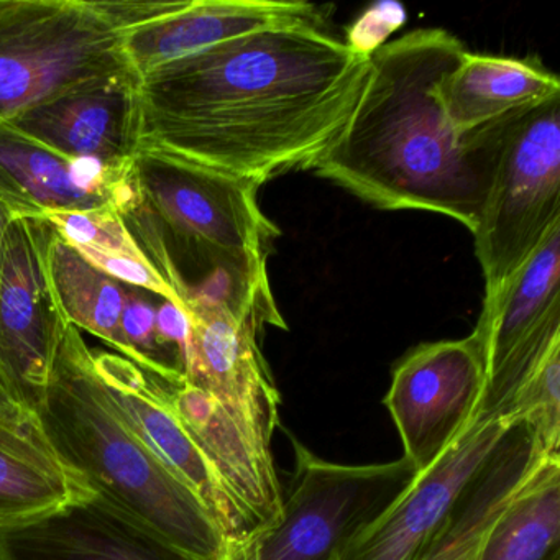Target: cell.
Returning <instances> with one entry per match:
<instances>
[{
  "label": "cell",
  "mask_w": 560,
  "mask_h": 560,
  "mask_svg": "<svg viewBox=\"0 0 560 560\" xmlns=\"http://www.w3.org/2000/svg\"><path fill=\"white\" fill-rule=\"evenodd\" d=\"M294 470L280 516L229 542L225 560H334L416 480L405 457L386 464L324 460L291 435Z\"/></svg>",
  "instance_id": "cell-5"
},
{
  "label": "cell",
  "mask_w": 560,
  "mask_h": 560,
  "mask_svg": "<svg viewBox=\"0 0 560 560\" xmlns=\"http://www.w3.org/2000/svg\"><path fill=\"white\" fill-rule=\"evenodd\" d=\"M132 162L71 159L0 122V199L18 218L116 208Z\"/></svg>",
  "instance_id": "cell-16"
},
{
  "label": "cell",
  "mask_w": 560,
  "mask_h": 560,
  "mask_svg": "<svg viewBox=\"0 0 560 560\" xmlns=\"http://www.w3.org/2000/svg\"><path fill=\"white\" fill-rule=\"evenodd\" d=\"M129 73L122 37L93 0H0V122Z\"/></svg>",
  "instance_id": "cell-6"
},
{
  "label": "cell",
  "mask_w": 560,
  "mask_h": 560,
  "mask_svg": "<svg viewBox=\"0 0 560 560\" xmlns=\"http://www.w3.org/2000/svg\"><path fill=\"white\" fill-rule=\"evenodd\" d=\"M94 491L0 452V527L47 516Z\"/></svg>",
  "instance_id": "cell-22"
},
{
  "label": "cell",
  "mask_w": 560,
  "mask_h": 560,
  "mask_svg": "<svg viewBox=\"0 0 560 560\" xmlns=\"http://www.w3.org/2000/svg\"><path fill=\"white\" fill-rule=\"evenodd\" d=\"M406 22L402 5L396 2H382L372 5L347 32L346 44L363 57H372L373 51L386 44V38L398 31Z\"/></svg>",
  "instance_id": "cell-25"
},
{
  "label": "cell",
  "mask_w": 560,
  "mask_h": 560,
  "mask_svg": "<svg viewBox=\"0 0 560 560\" xmlns=\"http://www.w3.org/2000/svg\"><path fill=\"white\" fill-rule=\"evenodd\" d=\"M465 51L442 28L373 51L355 107L310 172L375 208L434 212L474 232L510 117L455 139L435 90Z\"/></svg>",
  "instance_id": "cell-2"
},
{
  "label": "cell",
  "mask_w": 560,
  "mask_h": 560,
  "mask_svg": "<svg viewBox=\"0 0 560 560\" xmlns=\"http://www.w3.org/2000/svg\"><path fill=\"white\" fill-rule=\"evenodd\" d=\"M18 215L12 212V209L0 199V255H2V245H4L5 234H8L9 225Z\"/></svg>",
  "instance_id": "cell-29"
},
{
  "label": "cell",
  "mask_w": 560,
  "mask_h": 560,
  "mask_svg": "<svg viewBox=\"0 0 560 560\" xmlns=\"http://www.w3.org/2000/svg\"><path fill=\"white\" fill-rule=\"evenodd\" d=\"M93 365L119 418L205 503L229 542L254 526L211 462L186 431L168 398L166 383L117 353L93 349Z\"/></svg>",
  "instance_id": "cell-11"
},
{
  "label": "cell",
  "mask_w": 560,
  "mask_h": 560,
  "mask_svg": "<svg viewBox=\"0 0 560 560\" xmlns=\"http://www.w3.org/2000/svg\"><path fill=\"white\" fill-rule=\"evenodd\" d=\"M475 334L487 363L477 418H500L521 380L560 346V225L490 300Z\"/></svg>",
  "instance_id": "cell-10"
},
{
  "label": "cell",
  "mask_w": 560,
  "mask_h": 560,
  "mask_svg": "<svg viewBox=\"0 0 560 560\" xmlns=\"http://www.w3.org/2000/svg\"><path fill=\"white\" fill-rule=\"evenodd\" d=\"M156 332L166 346L175 349L182 357L185 373V357L189 342V323L182 307L170 301L159 303L156 307Z\"/></svg>",
  "instance_id": "cell-27"
},
{
  "label": "cell",
  "mask_w": 560,
  "mask_h": 560,
  "mask_svg": "<svg viewBox=\"0 0 560 560\" xmlns=\"http://www.w3.org/2000/svg\"><path fill=\"white\" fill-rule=\"evenodd\" d=\"M47 277L55 307L63 319L129 360L122 314L130 287L93 267L54 228L47 245Z\"/></svg>",
  "instance_id": "cell-20"
},
{
  "label": "cell",
  "mask_w": 560,
  "mask_h": 560,
  "mask_svg": "<svg viewBox=\"0 0 560 560\" xmlns=\"http://www.w3.org/2000/svg\"><path fill=\"white\" fill-rule=\"evenodd\" d=\"M485 386L487 363L475 332L421 343L396 363L383 405L416 474L429 470L477 421Z\"/></svg>",
  "instance_id": "cell-9"
},
{
  "label": "cell",
  "mask_w": 560,
  "mask_h": 560,
  "mask_svg": "<svg viewBox=\"0 0 560 560\" xmlns=\"http://www.w3.org/2000/svg\"><path fill=\"white\" fill-rule=\"evenodd\" d=\"M544 457L533 431L511 424L475 471L418 560H478L485 534Z\"/></svg>",
  "instance_id": "cell-19"
},
{
  "label": "cell",
  "mask_w": 560,
  "mask_h": 560,
  "mask_svg": "<svg viewBox=\"0 0 560 560\" xmlns=\"http://www.w3.org/2000/svg\"><path fill=\"white\" fill-rule=\"evenodd\" d=\"M511 424L477 418L458 441L334 560H418L465 485Z\"/></svg>",
  "instance_id": "cell-13"
},
{
  "label": "cell",
  "mask_w": 560,
  "mask_h": 560,
  "mask_svg": "<svg viewBox=\"0 0 560 560\" xmlns=\"http://www.w3.org/2000/svg\"><path fill=\"white\" fill-rule=\"evenodd\" d=\"M327 8L273 0H188L182 11L122 35L137 78L205 48L278 25L329 27Z\"/></svg>",
  "instance_id": "cell-17"
},
{
  "label": "cell",
  "mask_w": 560,
  "mask_h": 560,
  "mask_svg": "<svg viewBox=\"0 0 560 560\" xmlns=\"http://www.w3.org/2000/svg\"><path fill=\"white\" fill-rule=\"evenodd\" d=\"M0 560H195L94 493L0 527Z\"/></svg>",
  "instance_id": "cell-15"
},
{
  "label": "cell",
  "mask_w": 560,
  "mask_h": 560,
  "mask_svg": "<svg viewBox=\"0 0 560 560\" xmlns=\"http://www.w3.org/2000/svg\"><path fill=\"white\" fill-rule=\"evenodd\" d=\"M8 124L61 155L127 165L139 152V78L119 74L84 84Z\"/></svg>",
  "instance_id": "cell-14"
},
{
  "label": "cell",
  "mask_w": 560,
  "mask_h": 560,
  "mask_svg": "<svg viewBox=\"0 0 560 560\" xmlns=\"http://www.w3.org/2000/svg\"><path fill=\"white\" fill-rule=\"evenodd\" d=\"M478 560H560V457L542 458L508 501Z\"/></svg>",
  "instance_id": "cell-21"
},
{
  "label": "cell",
  "mask_w": 560,
  "mask_h": 560,
  "mask_svg": "<svg viewBox=\"0 0 560 560\" xmlns=\"http://www.w3.org/2000/svg\"><path fill=\"white\" fill-rule=\"evenodd\" d=\"M31 408L48 444L94 493L191 559L225 560L229 540L208 508L119 418L93 347L60 313L50 375Z\"/></svg>",
  "instance_id": "cell-3"
},
{
  "label": "cell",
  "mask_w": 560,
  "mask_h": 560,
  "mask_svg": "<svg viewBox=\"0 0 560 560\" xmlns=\"http://www.w3.org/2000/svg\"><path fill=\"white\" fill-rule=\"evenodd\" d=\"M261 186L139 150L116 209L179 303L209 288L268 296V257L280 231Z\"/></svg>",
  "instance_id": "cell-4"
},
{
  "label": "cell",
  "mask_w": 560,
  "mask_h": 560,
  "mask_svg": "<svg viewBox=\"0 0 560 560\" xmlns=\"http://www.w3.org/2000/svg\"><path fill=\"white\" fill-rule=\"evenodd\" d=\"M0 416L21 422H38L35 412L25 401L4 370L0 369Z\"/></svg>",
  "instance_id": "cell-28"
},
{
  "label": "cell",
  "mask_w": 560,
  "mask_h": 560,
  "mask_svg": "<svg viewBox=\"0 0 560 560\" xmlns=\"http://www.w3.org/2000/svg\"><path fill=\"white\" fill-rule=\"evenodd\" d=\"M370 58L320 25L264 28L139 78V150L261 186L317 162Z\"/></svg>",
  "instance_id": "cell-1"
},
{
  "label": "cell",
  "mask_w": 560,
  "mask_h": 560,
  "mask_svg": "<svg viewBox=\"0 0 560 560\" xmlns=\"http://www.w3.org/2000/svg\"><path fill=\"white\" fill-rule=\"evenodd\" d=\"M183 313L189 323L186 380L211 395L250 444L273 460L280 393L258 334L264 326L287 329L280 310L235 307L219 294L195 293L183 304Z\"/></svg>",
  "instance_id": "cell-8"
},
{
  "label": "cell",
  "mask_w": 560,
  "mask_h": 560,
  "mask_svg": "<svg viewBox=\"0 0 560 560\" xmlns=\"http://www.w3.org/2000/svg\"><path fill=\"white\" fill-rule=\"evenodd\" d=\"M47 219L15 218L0 255V369L27 405L50 375L58 311L47 277Z\"/></svg>",
  "instance_id": "cell-12"
},
{
  "label": "cell",
  "mask_w": 560,
  "mask_h": 560,
  "mask_svg": "<svg viewBox=\"0 0 560 560\" xmlns=\"http://www.w3.org/2000/svg\"><path fill=\"white\" fill-rule=\"evenodd\" d=\"M500 419L523 422L544 457H560V346L521 380Z\"/></svg>",
  "instance_id": "cell-23"
},
{
  "label": "cell",
  "mask_w": 560,
  "mask_h": 560,
  "mask_svg": "<svg viewBox=\"0 0 560 560\" xmlns=\"http://www.w3.org/2000/svg\"><path fill=\"white\" fill-rule=\"evenodd\" d=\"M0 452H5L25 464L35 465L55 477L88 487L58 457L57 452L48 444L38 422L14 421L0 416Z\"/></svg>",
  "instance_id": "cell-24"
},
{
  "label": "cell",
  "mask_w": 560,
  "mask_h": 560,
  "mask_svg": "<svg viewBox=\"0 0 560 560\" xmlns=\"http://www.w3.org/2000/svg\"><path fill=\"white\" fill-rule=\"evenodd\" d=\"M560 225V97L506 120L500 152L471 232L493 298Z\"/></svg>",
  "instance_id": "cell-7"
},
{
  "label": "cell",
  "mask_w": 560,
  "mask_h": 560,
  "mask_svg": "<svg viewBox=\"0 0 560 560\" xmlns=\"http://www.w3.org/2000/svg\"><path fill=\"white\" fill-rule=\"evenodd\" d=\"M455 139L560 97V80L539 61L465 51L435 90Z\"/></svg>",
  "instance_id": "cell-18"
},
{
  "label": "cell",
  "mask_w": 560,
  "mask_h": 560,
  "mask_svg": "<svg viewBox=\"0 0 560 560\" xmlns=\"http://www.w3.org/2000/svg\"><path fill=\"white\" fill-rule=\"evenodd\" d=\"M188 0H173V2H97L94 0V8L97 9L101 15L119 32L120 37L129 34V32L137 31L143 25L153 24V22L162 21L175 12L182 11Z\"/></svg>",
  "instance_id": "cell-26"
}]
</instances>
